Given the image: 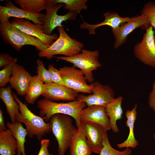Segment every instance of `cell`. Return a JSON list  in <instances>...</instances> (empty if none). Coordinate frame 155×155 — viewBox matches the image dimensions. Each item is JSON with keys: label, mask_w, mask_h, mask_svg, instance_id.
<instances>
[{"label": "cell", "mask_w": 155, "mask_h": 155, "mask_svg": "<svg viewBox=\"0 0 155 155\" xmlns=\"http://www.w3.org/2000/svg\"><path fill=\"white\" fill-rule=\"evenodd\" d=\"M65 6L62 3L55 5L52 3L51 0H46L45 8L46 13L42 19V30L44 33L51 35L53 30L56 28L63 27L62 24L63 22L75 20L77 14L73 11H69L63 15L57 14L58 10Z\"/></svg>", "instance_id": "cell-7"}, {"label": "cell", "mask_w": 155, "mask_h": 155, "mask_svg": "<svg viewBox=\"0 0 155 155\" xmlns=\"http://www.w3.org/2000/svg\"><path fill=\"white\" fill-rule=\"evenodd\" d=\"M79 53L72 57L59 56L55 57L72 63L73 66L79 68L83 72L87 81L92 83L94 82L92 71L102 66L99 61L98 50L91 51L82 50Z\"/></svg>", "instance_id": "cell-6"}, {"label": "cell", "mask_w": 155, "mask_h": 155, "mask_svg": "<svg viewBox=\"0 0 155 155\" xmlns=\"http://www.w3.org/2000/svg\"><path fill=\"white\" fill-rule=\"evenodd\" d=\"M148 104L150 107L155 112V80L152 84V90L148 95Z\"/></svg>", "instance_id": "cell-35"}, {"label": "cell", "mask_w": 155, "mask_h": 155, "mask_svg": "<svg viewBox=\"0 0 155 155\" xmlns=\"http://www.w3.org/2000/svg\"><path fill=\"white\" fill-rule=\"evenodd\" d=\"M104 19L102 22L97 24H88L83 20V23L80 25L82 29H87L90 35L96 34L95 29L103 26L107 25L111 27L112 30L118 28L121 24L130 21L131 18L122 17L116 12H107L103 14Z\"/></svg>", "instance_id": "cell-18"}, {"label": "cell", "mask_w": 155, "mask_h": 155, "mask_svg": "<svg viewBox=\"0 0 155 155\" xmlns=\"http://www.w3.org/2000/svg\"><path fill=\"white\" fill-rule=\"evenodd\" d=\"M86 105L85 102L77 99L68 102L57 103L44 98L37 102L40 116L45 121H49L54 114H64L73 118L77 127L81 124L80 113Z\"/></svg>", "instance_id": "cell-1"}, {"label": "cell", "mask_w": 155, "mask_h": 155, "mask_svg": "<svg viewBox=\"0 0 155 155\" xmlns=\"http://www.w3.org/2000/svg\"><path fill=\"white\" fill-rule=\"evenodd\" d=\"M17 59L8 54L1 53L0 54V68L3 67L13 63L17 62Z\"/></svg>", "instance_id": "cell-33"}, {"label": "cell", "mask_w": 155, "mask_h": 155, "mask_svg": "<svg viewBox=\"0 0 155 155\" xmlns=\"http://www.w3.org/2000/svg\"><path fill=\"white\" fill-rule=\"evenodd\" d=\"M65 86L77 92L91 94L92 87L88 84L82 71L74 66H65L59 69Z\"/></svg>", "instance_id": "cell-10"}, {"label": "cell", "mask_w": 155, "mask_h": 155, "mask_svg": "<svg viewBox=\"0 0 155 155\" xmlns=\"http://www.w3.org/2000/svg\"><path fill=\"white\" fill-rule=\"evenodd\" d=\"M70 116L56 114L50 118L52 132L58 143V155H65L72 138L77 131Z\"/></svg>", "instance_id": "cell-2"}, {"label": "cell", "mask_w": 155, "mask_h": 155, "mask_svg": "<svg viewBox=\"0 0 155 155\" xmlns=\"http://www.w3.org/2000/svg\"><path fill=\"white\" fill-rule=\"evenodd\" d=\"M6 125L11 130L16 141L18 145L17 155H26L24 145L28 133L26 128L23 127L22 123L18 121L13 123L7 122Z\"/></svg>", "instance_id": "cell-23"}, {"label": "cell", "mask_w": 155, "mask_h": 155, "mask_svg": "<svg viewBox=\"0 0 155 155\" xmlns=\"http://www.w3.org/2000/svg\"><path fill=\"white\" fill-rule=\"evenodd\" d=\"M32 77L22 65L16 63L13 65L9 82L10 86L15 90L18 95L25 96Z\"/></svg>", "instance_id": "cell-16"}, {"label": "cell", "mask_w": 155, "mask_h": 155, "mask_svg": "<svg viewBox=\"0 0 155 155\" xmlns=\"http://www.w3.org/2000/svg\"><path fill=\"white\" fill-rule=\"evenodd\" d=\"M57 29L59 34L58 38L50 46L38 53L39 57L49 60L56 55L72 57L79 53L83 49L84 44L70 37L63 27H58Z\"/></svg>", "instance_id": "cell-5"}, {"label": "cell", "mask_w": 155, "mask_h": 155, "mask_svg": "<svg viewBox=\"0 0 155 155\" xmlns=\"http://www.w3.org/2000/svg\"><path fill=\"white\" fill-rule=\"evenodd\" d=\"M17 147L16 141L9 129L0 131L1 155H16Z\"/></svg>", "instance_id": "cell-24"}, {"label": "cell", "mask_w": 155, "mask_h": 155, "mask_svg": "<svg viewBox=\"0 0 155 155\" xmlns=\"http://www.w3.org/2000/svg\"><path fill=\"white\" fill-rule=\"evenodd\" d=\"M45 14L33 13L15 6L11 0H7L5 6L0 5V22L9 20L10 18L23 19L30 20L33 23L43 25V22L40 19H43Z\"/></svg>", "instance_id": "cell-13"}, {"label": "cell", "mask_w": 155, "mask_h": 155, "mask_svg": "<svg viewBox=\"0 0 155 155\" xmlns=\"http://www.w3.org/2000/svg\"><path fill=\"white\" fill-rule=\"evenodd\" d=\"M92 86V94L79 95L76 99L85 102L88 106L93 105L105 106L115 98L113 88L108 85H103L97 81L90 84Z\"/></svg>", "instance_id": "cell-9"}, {"label": "cell", "mask_w": 155, "mask_h": 155, "mask_svg": "<svg viewBox=\"0 0 155 155\" xmlns=\"http://www.w3.org/2000/svg\"><path fill=\"white\" fill-rule=\"evenodd\" d=\"M150 26L147 16L144 14L131 18L129 21L121 24L117 29L112 30L115 41L114 47L117 49L125 43L128 36L134 30L140 28L146 30Z\"/></svg>", "instance_id": "cell-11"}, {"label": "cell", "mask_w": 155, "mask_h": 155, "mask_svg": "<svg viewBox=\"0 0 155 155\" xmlns=\"http://www.w3.org/2000/svg\"><path fill=\"white\" fill-rule=\"evenodd\" d=\"M70 155H91L92 153L81 124L69 146Z\"/></svg>", "instance_id": "cell-19"}, {"label": "cell", "mask_w": 155, "mask_h": 155, "mask_svg": "<svg viewBox=\"0 0 155 155\" xmlns=\"http://www.w3.org/2000/svg\"><path fill=\"white\" fill-rule=\"evenodd\" d=\"M132 151L130 148H127L123 151L114 148L109 142L108 135H105L102 141V147L99 154V155H130Z\"/></svg>", "instance_id": "cell-28"}, {"label": "cell", "mask_w": 155, "mask_h": 155, "mask_svg": "<svg viewBox=\"0 0 155 155\" xmlns=\"http://www.w3.org/2000/svg\"><path fill=\"white\" fill-rule=\"evenodd\" d=\"M133 52L140 62L155 68L154 32L152 26H150L146 30L141 41L135 45Z\"/></svg>", "instance_id": "cell-8"}, {"label": "cell", "mask_w": 155, "mask_h": 155, "mask_svg": "<svg viewBox=\"0 0 155 155\" xmlns=\"http://www.w3.org/2000/svg\"><path fill=\"white\" fill-rule=\"evenodd\" d=\"M154 138L155 140V133L154 135Z\"/></svg>", "instance_id": "cell-37"}, {"label": "cell", "mask_w": 155, "mask_h": 155, "mask_svg": "<svg viewBox=\"0 0 155 155\" xmlns=\"http://www.w3.org/2000/svg\"><path fill=\"white\" fill-rule=\"evenodd\" d=\"M80 118L81 122H92L103 127L107 131L111 129L109 119L105 106H88L82 110Z\"/></svg>", "instance_id": "cell-15"}, {"label": "cell", "mask_w": 155, "mask_h": 155, "mask_svg": "<svg viewBox=\"0 0 155 155\" xmlns=\"http://www.w3.org/2000/svg\"><path fill=\"white\" fill-rule=\"evenodd\" d=\"M123 100V97L119 96L105 106L106 111L109 119L111 129L115 133H117L119 131L117 122L122 118L123 109L122 103Z\"/></svg>", "instance_id": "cell-22"}, {"label": "cell", "mask_w": 155, "mask_h": 155, "mask_svg": "<svg viewBox=\"0 0 155 155\" xmlns=\"http://www.w3.org/2000/svg\"><path fill=\"white\" fill-rule=\"evenodd\" d=\"M88 1L87 0H51V2L55 5L63 3L65 5L64 9L77 14L80 13L82 10H86L87 9L86 3Z\"/></svg>", "instance_id": "cell-27"}, {"label": "cell", "mask_w": 155, "mask_h": 155, "mask_svg": "<svg viewBox=\"0 0 155 155\" xmlns=\"http://www.w3.org/2000/svg\"></svg>", "instance_id": "cell-40"}, {"label": "cell", "mask_w": 155, "mask_h": 155, "mask_svg": "<svg viewBox=\"0 0 155 155\" xmlns=\"http://www.w3.org/2000/svg\"><path fill=\"white\" fill-rule=\"evenodd\" d=\"M44 84L38 76H32L27 92L25 96L26 101L29 104H34L38 97L43 94Z\"/></svg>", "instance_id": "cell-25"}, {"label": "cell", "mask_w": 155, "mask_h": 155, "mask_svg": "<svg viewBox=\"0 0 155 155\" xmlns=\"http://www.w3.org/2000/svg\"><path fill=\"white\" fill-rule=\"evenodd\" d=\"M48 69L51 74L52 82L65 86L61 77L59 70L55 67L54 66L51 64L48 65Z\"/></svg>", "instance_id": "cell-32"}, {"label": "cell", "mask_w": 155, "mask_h": 155, "mask_svg": "<svg viewBox=\"0 0 155 155\" xmlns=\"http://www.w3.org/2000/svg\"><path fill=\"white\" fill-rule=\"evenodd\" d=\"M50 143L49 140L42 139L40 140V148L37 155H50L48 150Z\"/></svg>", "instance_id": "cell-34"}, {"label": "cell", "mask_w": 155, "mask_h": 155, "mask_svg": "<svg viewBox=\"0 0 155 155\" xmlns=\"http://www.w3.org/2000/svg\"><path fill=\"white\" fill-rule=\"evenodd\" d=\"M78 92L65 86L51 83L44 84V91L42 96L44 99L53 101H73L76 100Z\"/></svg>", "instance_id": "cell-17"}, {"label": "cell", "mask_w": 155, "mask_h": 155, "mask_svg": "<svg viewBox=\"0 0 155 155\" xmlns=\"http://www.w3.org/2000/svg\"><path fill=\"white\" fill-rule=\"evenodd\" d=\"M12 25L26 34L38 39L50 46L58 37L56 34L49 35L44 33L42 25L32 23L29 20L14 18L11 21Z\"/></svg>", "instance_id": "cell-12"}, {"label": "cell", "mask_w": 155, "mask_h": 155, "mask_svg": "<svg viewBox=\"0 0 155 155\" xmlns=\"http://www.w3.org/2000/svg\"><path fill=\"white\" fill-rule=\"evenodd\" d=\"M137 105L135 104L131 110H127L125 112V115L127 119L125 124L129 128V134L127 139L124 141L117 144V146L119 148H134L139 144L138 141L135 138L134 132V125L137 114Z\"/></svg>", "instance_id": "cell-20"}, {"label": "cell", "mask_w": 155, "mask_h": 155, "mask_svg": "<svg viewBox=\"0 0 155 155\" xmlns=\"http://www.w3.org/2000/svg\"><path fill=\"white\" fill-rule=\"evenodd\" d=\"M50 155H54V154H52V153H50Z\"/></svg>", "instance_id": "cell-38"}, {"label": "cell", "mask_w": 155, "mask_h": 155, "mask_svg": "<svg viewBox=\"0 0 155 155\" xmlns=\"http://www.w3.org/2000/svg\"><path fill=\"white\" fill-rule=\"evenodd\" d=\"M11 88L9 86L6 88H1L0 98L5 106L11 122L13 123L16 122L20 113L19 105L13 96Z\"/></svg>", "instance_id": "cell-21"}, {"label": "cell", "mask_w": 155, "mask_h": 155, "mask_svg": "<svg viewBox=\"0 0 155 155\" xmlns=\"http://www.w3.org/2000/svg\"><path fill=\"white\" fill-rule=\"evenodd\" d=\"M37 64V75L44 84H49L52 82L51 74L48 69L45 68L43 62L38 59L36 61Z\"/></svg>", "instance_id": "cell-29"}, {"label": "cell", "mask_w": 155, "mask_h": 155, "mask_svg": "<svg viewBox=\"0 0 155 155\" xmlns=\"http://www.w3.org/2000/svg\"><path fill=\"white\" fill-rule=\"evenodd\" d=\"M81 125L91 151L99 154L107 131L103 127L92 122H81Z\"/></svg>", "instance_id": "cell-14"}, {"label": "cell", "mask_w": 155, "mask_h": 155, "mask_svg": "<svg viewBox=\"0 0 155 155\" xmlns=\"http://www.w3.org/2000/svg\"><path fill=\"white\" fill-rule=\"evenodd\" d=\"M155 3L152 1L145 4L141 11V14L146 16L150 25L154 27L155 31ZM155 40V34H154Z\"/></svg>", "instance_id": "cell-30"}, {"label": "cell", "mask_w": 155, "mask_h": 155, "mask_svg": "<svg viewBox=\"0 0 155 155\" xmlns=\"http://www.w3.org/2000/svg\"><path fill=\"white\" fill-rule=\"evenodd\" d=\"M12 94L19 106L20 115L17 118L16 121L25 124L27 135L30 138L35 136L38 140L40 141L46 133L51 132V124L49 122L46 123L40 116L33 113L15 93H13Z\"/></svg>", "instance_id": "cell-3"}, {"label": "cell", "mask_w": 155, "mask_h": 155, "mask_svg": "<svg viewBox=\"0 0 155 155\" xmlns=\"http://www.w3.org/2000/svg\"><path fill=\"white\" fill-rule=\"evenodd\" d=\"M0 34L5 43L17 51L27 45L34 46L40 52L48 47L38 39L14 27L9 20L0 22Z\"/></svg>", "instance_id": "cell-4"}, {"label": "cell", "mask_w": 155, "mask_h": 155, "mask_svg": "<svg viewBox=\"0 0 155 155\" xmlns=\"http://www.w3.org/2000/svg\"><path fill=\"white\" fill-rule=\"evenodd\" d=\"M46 0H14L22 9L33 13H38L45 9Z\"/></svg>", "instance_id": "cell-26"}, {"label": "cell", "mask_w": 155, "mask_h": 155, "mask_svg": "<svg viewBox=\"0 0 155 155\" xmlns=\"http://www.w3.org/2000/svg\"><path fill=\"white\" fill-rule=\"evenodd\" d=\"M3 113L2 110L0 109V131L6 130L5 125V123Z\"/></svg>", "instance_id": "cell-36"}, {"label": "cell", "mask_w": 155, "mask_h": 155, "mask_svg": "<svg viewBox=\"0 0 155 155\" xmlns=\"http://www.w3.org/2000/svg\"><path fill=\"white\" fill-rule=\"evenodd\" d=\"M154 9H155V6H154Z\"/></svg>", "instance_id": "cell-39"}, {"label": "cell", "mask_w": 155, "mask_h": 155, "mask_svg": "<svg viewBox=\"0 0 155 155\" xmlns=\"http://www.w3.org/2000/svg\"><path fill=\"white\" fill-rule=\"evenodd\" d=\"M13 63L3 67L0 71V86L4 87L9 82L12 74Z\"/></svg>", "instance_id": "cell-31"}]
</instances>
